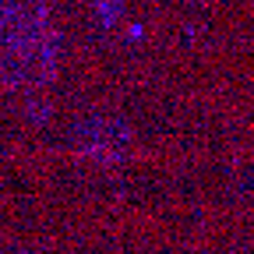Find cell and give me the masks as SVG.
Listing matches in <instances>:
<instances>
[{
    "mask_svg": "<svg viewBox=\"0 0 254 254\" xmlns=\"http://www.w3.org/2000/svg\"><path fill=\"white\" fill-rule=\"evenodd\" d=\"M95 18L103 28H113L124 21V0H95Z\"/></svg>",
    "mask_w": 254,
    "mask_h": 254,
    "instance_id": "cell-3",
    "label": "cell"
},
{
    "mask_svg": "<svg viewBox=\"0 0 254 254\" xmlns=\"http://www.w3.org/2000/svg\"><path fill=\"white\" fill-rule=\"evenodd\" d=\"M74 145L85 159L95 163H120L124 152L131 148V131L120 120H106V117H92L78 127Z\"/></svg>",
    "mask_w": 254,
    "mask_h": 254,
    "instance_id": "cell-2",
    "label": "cell"
},
{
    "mask_svg": "<svg viewBox=\"0 0 254 254\" xmlns=\"http://www.w3.org/2000/svg\"><path fill=\"white\" fill-rule=\"evenodd\" d=\"M60 36L46 4H0V85L43 88L57 74Z\"/></svg>",
    "mask_w": 254,
    "mask_h": 254,
    "instance_id": "cell-1",
    "label": "cell"
}]
</instances>
